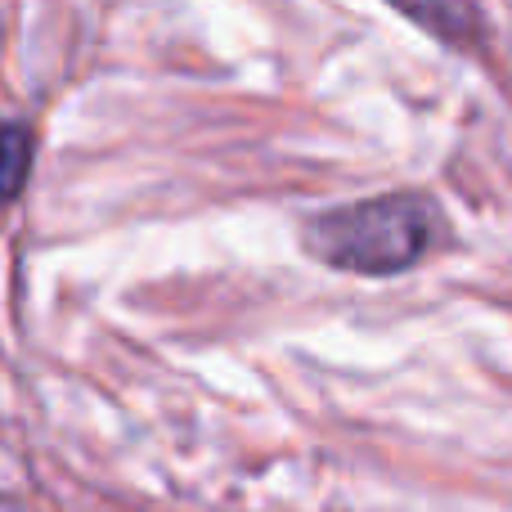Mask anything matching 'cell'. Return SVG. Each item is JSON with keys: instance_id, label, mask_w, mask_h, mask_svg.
<instances>
[{"instance_id": "cell-1", "label": "cell", "mask_w": 512, "mask_h": 512, "mask_svg": "<svg viewBox=\"0 0 512 512\" xmlns=\"http://www.w3.org/2000/svg\"><path fill=\"white\" fill-rule=\"evenodd\" d=\"M445 239V216L427 194H382L310 221L306 243L333 270L400 274Z\"/></svg>"}, {"instance_id": "cell-2", "label": "cell", "mask_w": 512, "mask_h": 512, "mask_svg": "<svg viewBox=\"0 0 512 512\" xmlns=\"http://www.w3.org/2000/svg\"><path fill=\"white\" fill-rule=\"evenodd\" d=\"M387 5H396L427 36L454 45V50H477L481 45V14L472 0H387Z\"/></svg>"}, {"instance_id": "cell-3", "label": "cell", "mask_w": 512, "mask_h": 512, "mask_svg": "<svg viewBox=\"0 0 512 512\" xmlns=\"http://www.w3.org/2000/svg\"><path fill=\"white\" fill-rule=\"evenodd\" d=\"M32 171V135L23 126H0V198H14Z\"/></svg>"}]
</instances>
